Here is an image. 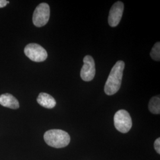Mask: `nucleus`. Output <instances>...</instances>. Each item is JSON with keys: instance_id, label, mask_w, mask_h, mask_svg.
<instances>
[{"instance_id": "nucleus-13", "label": "nucleus", "mask_w": 160, "mask_h": 160, "mask_svg": "<svg viewBox=\"0 0 160 160\" xmlns=\"http://www.w3.org/2000/svg\"><path fill=\"white\" fill-rule=\"evenodd\" d=\"M9 3L8 1L0 0V8H3Z\"/></svg>"}, {"instance_id": "nucleus-11", "label": "nucleus", "mask_w": 160, "mask_h": 160, "mask_svg": "<svg viewBox=\"0 0 160 160\" xmlns=\"http://www.w3.org/2000/svg\"><path fill=\"white\" fill-rule=\"evenodd\" d=\"M150 56L152 59L156 61H160V43L157 42L154 47L152 48V50L150 52Z\"/></svg>"}, {"instance_id": "nucleus-9", "label": "nucleus", "mask_w": 160, "mask_h": 160, "mask_svg": "<svg viewBox=\"0 0 160 160\" xmlns=\"http://www.w3.org/2000/svg\"><path fill=\"white\" fill-rule=\"evenodd\" d=\"M37 102L41 106L47 109L53 108L57 104L55 98L45 92H40L37 98Z\"/></svg>"}, {"instance_id": "nucleus-2", "label": "nucleus", "mask_w": 160, "mask_h": 160, "mask_svg": "<svg viewBox=\"0 0 160 160\" xmlns=\"http://www.w3.org/2000/svg\"><path fill=\"white\" fill-rule=\"evenodd\" d=\"M44 140L49 146L62 148L68 146L71 138L67 132L61 129H51L46 131L44 134Z\"/></svg>"}, {"instance_id": "nucleus-6", "label": "nucleus", "mask_w": 160, "mask_h": 160, "mask_svg": "<svg viewBox=\"0 0 160 160\" xmlns=\"http://www.w3.org/2000/svg\"><path fill=\"white\" fill-rule=\"evenodd\" d=\"M84 65L81 70L80 76L82 80L90 81L93 80L96 74L95 62L92 56L87 55L83 59Z\"/></svg>"}, {"instance_id": "nucleus-12", "label": "nucleus", "mask_w": 160, "mask_h": 160, "mask_svg": "<svg viewBox=\"0 0 160 160\" xmlns=\"http://www.w3.org/2000/svg\"><path fill=\"white\" fill-rule=\"evenodd\" d=\"M154 148L157 152L160 154V138H157L154 142Z\"/></svg>"}, {"instance_id": "nucleus-4", "label": "nucleus", "mask_w": 160, "mask_h": 160, "mask_svg": "<svg viewBox=\"0 0 160 160\" xmlns=\"http://www.w3.org/2000/svg\"><path fill=\"white\" fill-rule=\"evenodd\" d=\"M50 17V7L45 2L41 3L38 6L33 15V23L34 26L40 28L46 25Z\"/></svg>"}, {"instance_id": "nucleus-7", "label": "nucleus", "mask_w": 160, "mask_h": 160, "mask_svg": "<svg viewBox=\"0 0 160 160\" xmlns=\"http://www.w3.org/2000/svg\"><path fill=\"white\" fill-rule=\"evenodd\" d=\"M123 10L124 4L121 1H117L112 6L108 17V23L111 27H116L120 23Z\"/></svg>"}, {"instance_id": "nucleus-5", "label": "nucleus", "mask_w": 160, "mask_h": 160, "mask_svg": "<svg viewBox=\"0 0 160 160\" xmlns=\"http://www.w3.org/2000/svg\"><path fill=\"white\" fill-rule=\"evenodd\" d=\"M24 52L26 57L36 62L45 61L48 57L46 50L42 46L36 43L28 44L25 47Z\"/></svg>"}, {"instance_id": "nucleus-1", "label": "nucleus", "mask_w": 160, "mask_h": 160, "mask_svg": "<svg viewBox=\"0 0 160 160\" xmlns=\"http://www.w3.org/2000/svg\"><path fill=\"white\" fill-rule=\"evenodd\" d=\"M124 69L125 62L123 61H119L115 63L104 86V92L107 95H113L119 90Z\"/></svg>"}, {"instance_id": "nucleus-3", "label": "nucleus", "mask_w": 160, "mask_h": 160, "mask_svg": "<svg viewBox=\"0 0 160 160\" xmlns=\"http://www.w3.org/2000/svg\"><path fill=\"white\" fill-rule=\"evenodd\" d=\"M114 125L118 131L125 133L132 126V120L129 113L125 110L118 111L114 116Z\"/></svg>"}, {"instance_id": "nucleus-10", "label": "nucleus", "mask_w": 160, "mask_h": 160, "mask_svg": "<svg viewBox=\"0 0 160 160\" xmlns=\"http://www.w3.org/2000/svg\"><path fill=\"white\" fill-rule=\"evenodd\" d=\"M149 111L153 114H159L160 113V96L152 97L149 100L148 104Z\"/></svg>"}, {"instance_id": "nucleus-8", "label": "nucleus", "mask_w": 160, "mask_h": 160, "mask_svg": "<svg viewBox=\"0 0 160 160\" xmlns=\"http://www.w3.org/2000/svg\"><path fill=\"white\" fill-rule=\"evenodd\" d=\"M0 104L4 107L12 109L19 108V102L11 94L6 93L0 96Z\"/></svg>"}]
</instances>
